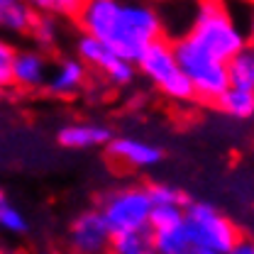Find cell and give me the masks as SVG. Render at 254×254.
<instances>
[{"mask_svg":"<svg viewBox=\"0 0 254 254\" xmlns=\"http://www.w3.org/2000/svg\"><path fill=\"white\" fill-rule=\"evenodd\" d=\"M247 39H250V47H254V12L250 17V25H247Z\"/></svg>","mask_w":254,"mask_h":254,"instance_id":"d4e9b609","label":"cell"},{"mask_svg":"<svg viewBox=\"0 0 254 254\" xmlns=\"http://www.w3.org/2000/svg\"><path fill=\"white\" fill-rule=\"evenodd\" d=\"M37 15H49V17H78L81 7L86 0H27Z\"/></svg>","mask_w":254,"mask_h":254,"instance_id":"ffe728a7","label":"cell"},{"mask_svg":"<svg viewBox=\"0 0 254 254\" xmlns=\"http://www.w3.org/2000/svg\"><path fill=\"white\" fill-rule=\"evenodd\" d=\"M186 218V205H154L152 208V230L154 227H166L174 222H181Z\"/></svg>","mask_w":254,"mask_h":254,"instance_id":"7402d4cb","label":"cell"},{"mask_svg":"<svg viewBox=\"0 0 254 254\" xmlns=\"http://www.w3.org/2000/svg\"><path fill=\"white\" fill-rule=\"evenodd\" d=\"M149 195L154 205H189V195L174 184H152Z\"/></svg>","mask_w":254,"mask_h":254,"instance_id":"44dd1931","label":"cell"},{"mask_svg":"<svg viewBox=\"0 0 254 254\" xmlns=\"http://www.w3.org/2000/svg\"><path fill=\"white\" fill-rule=\"evenodd\" d=\"M76 20L86 34L129 62H137L149 44L164 39V20L144 0H86Z\"/></svg>","mask_w":254,"mask_h":254,"instance_id":"6da1fadb","label":"cell"},{"mask_svg":"<svg viewBox=\"0 0 254 254\" xmlns=\"http://www.w3.org/2000/svg\"><path fill=\"white\" fill-rule=\"evenodd\" d=\"M5 254H12V252H5Z\"/></svg>","mask_w":254,"mask_h":254,"instance_id":"f1b7e54d","label":"cell"},{"mask_svg":"<svg viewBox=\"0 0 254 254\" xmlns=\"http://www.w3.org/2000/svg\"><path fill=\"white\" fill-rule=\"evenodd\" d=\"M113 230L103 218L100 208H88L73 215L66 230L71 254H113Z\"/></svg>","mask_w":254,"mask_h":254,"instance_id":"ba28073f","label":"cell"},{"mask_svg":"<svg viewBox=\"0 0 254 254\" xmlns=\"http://www.w3.org/2000/svg\"><path fill=\"white\" fill-rule=\"evenodd\" d=\"M86 81H88V66L78 57H64L57 64H52L44 91L54 98H71L78 91H83Z\"/></svg>","mask_w":254,"mask_h":254,"instance_id":"8fae6325","label":"cell"},{"mask_svg":"<svg viewBox=\"0 0 254 254\" xmlns=\"http://www.w3.org/2000/svg\"><path fill=\"white\" fill-rule=\"evenodd\" d=\"M113 139V129L103 123H66L57 129V142L64 149L88 152L98 147H108Z\"/></svg>","mask_w":254,"mask_h":254,"instance_id":"7c38bea8","label":"cell"},{"mask_svg":"<svg viewBox=\"0 0 254 254\" xmlns=\"http://www.w3.org/2000/svg\"><path fill=\"white\" fill-rule=\"evenodd\" d=\"M218 110H222L227 118L232 120H242L250 123L254 120V91H245V88H227L225 93L215 100Z\"/></svg>","mask_w":254,"mask_h":254,"instance_id":"9a60e30c","label":"cell"},{"mask_svg":"<svg viewBox=\"0 0 254 254\" xmlns=\"http://www.w3.org/2000/svg\"><path fill=\"white\" fill-rule=\"evenodd\" d=\"M179 64L186 73V78L193 86L195 98L205 103H215L227 88H230V76H227V64L215 59L205 49H200L193 39L186 34L174 44Z\"/></svg>","mask_w":254,"mask_h":254,"instance_id":"277c9868","label":"cell"},{"mask_svg":"<svg viewBox=\"0 0 254 254\" xmlns=\"http://www.w3.org/2000/svg\"><path fill=\"white\" fill-rule=\"evenodd\" d=\"M227 76L232 88L254 91V47H245L227 62Z\"/></svg>","mask_w":254,"mask_h":254,"instance_id":"2e32d148","label":"cell"},{"mask_svg":"<svg viewBox=\"0 0 254 254\" xmlns=\"http://www.w3.org/2000/svg\"><path fill=\"white\" fill-rule=\"evenodd\" d=\"M134 64H137V71L169 100L189 103L195 98L193 86H190V81L186 78V73L179 64L176 49L166 39H159L154 44H149Z\"/></svg>","mask_w":254,"mask_h":254,"instance_id":"3957f363","label":"cell"},{"mask_svg":"<svg viewBox=\"0 0 254 254\" xmlns=\"http://www.w3.org/2000/svg\"><path fill=\"white\" fill-rule=\"evenodd\" d=\"M5 86H7V83H5V81L0 78V93H2V88H5Z\"/></svg>","mask_w":254,"mask_h":254,"instance_id":"4316f807","label":"cell"},{"mask_svg":"<svg viewBox=\"0 0 254 254\" xmlns=\"http://www.w3.org/2000/svg\"><path fill=\"white\" fill-rule=\"evenodd\" d=\"M190 247H195V240L190 235L186 218L181 222L152 230V252L154 254H186Z\"/></svg>","mask_w":254,"mask_h":254,"instance_id":"4fadbf2b","label":"cell"},{"mask_svg":"<svg viewBox=\"0 0 254 254\" xmlns=\"http://www.w3.org/2000/svg\"><path fill=\"white\" fill-rule=\"evenodd\" d=\"M149 254H154V252H149Z\"/></svg>","mask_w":254,"mask_h":254,"instance_id":"f546056e","label":"cell"},{"mask_svg":"<svg viewBox=\"0 0 254 254\" xmlns=\"http://www.w3.org/2000/svg\"><path fill=\"white\" fill-rule=\"evenodd\" d=\"M37 12L27 0H0V34L2 37H20L30 34Z\"/></svg>","mask_w":254,"mask_h":254,"instance_id":"5bb4252c","label":"cell"},{"mask_svg":"<svg viewBox=\"0 0 254 254\" xmlns=\"http://www.w3.org/2000/svg\"><path fill=\"white\" fill-rule=\"evenodd\" d=\"M186 254H218V252H213V250H205V247H198V245H195V247H190Z\"/></svg>","mask_w":254,"mask_h":254,"instance_id":"484cf974","label":"cell"},{"mask_svg":"<svg viewBox=\"0 0 254 254\" xmlns=\"http://www.w3.org/2000/svg\"><path fill=\"white\" fill-rule=\"evenodd\" d=\"M15 54H17V47L0 34V78L5 83H10V68H12V62H15Z\"/></svg>","mask_w":254,"mask_h":254,"instance_id":"603a6c76","label":"cell"},{"mask_svg":"<svg viewBox=\"0 0 254 254\" xmlns=\"http://www.w3.org/2000/svg\"><path fill=\"white\" fill-rule=\"evenodd\" d=\"M186 222H189L195 245L218 254H227L232 250V245L240 240L237 225L225 213H220L213 203H205V200H189Z\"/></svg>","mask_w":254,"mask_h":254,"instance_id":"8992f818","label":"cell"},{"mask_svg":"<svg viewBox=\"0 0 254 254\" xmlns=\"http://www.w3.org/2000/svg\"><path fill=\"white\" fill-rule=\"evenodd\" d=\"M186 37L225 64L235 54H240L245 47H250L247 32L235 22V17L230 15L222 0H198L195 2Z\"/></svg>","mask_w":254,"mask_h":254,"instance_id":"7a4b0ae2","label":"cell"},{"mask_svg":"<svg viewBox=\"0 0 254 254\" xmlns=\"http://www.w3.org/2000/svg\"><path fill=\"white\" fill-rule=\"evenodd\" d=\"M49 71H52V64L42 49L37 47L17 49L12 68H10V83L20 91H39L47 86Z\"/></svg>","mask_w":254,"mask_h":254,"instance_id":"30bf717a","label":"cell"},{"mask_svg":"<svg viewBox=\"0 0 254 254\" xmlns=\"http://www.w3.org/2000/svg\"><path fill=\"white\" fill-rule=\"evenodd\" d=\"M0 254H5V250H0Z\"/></svg>","mask_w":254,"mask_h":254,"instance_id":"83f0119b","label":"cell"},{"mask_svg":"<svg viewBox=\"0 0 254 254\" xmlns=\"http://www.w3.org/2000/svg\"><path fill=\"white\" fill-rule=\"evenodd\" d=\"M227 254H254V240L252 237H240Z\"/></svg>","mask_w":254,"mask_h":254,"instance_id":"cb8c5ba5","label":"cell"},{"mask_svg":"<svg viewBox=\"0 0 254 254\" xmlns=\"http://www.w3.org/2000/svg\"><path fill=\"white\" fill-rule=\"evenodd\" d=\"M100 213L113 230V235H125L137 230H152V195L149 186H123L108 190L100 198Z\"/></svg>","mask_w":254,"mask_h":254,"instance_id":"5b68a950","label":"cell"},{"mask_svg":"<svg viewBox=\"0 0 254 254\" xmlns=\"http://www.w3.org/2000/svg\"><path fill=\"white\" fill-rule=\"evenodd\" d=\"M0 230L7 235H25L30 230V218L2 189H0Z\"/></svg>","mask_w":254,"mask_h":254,"instance_id":"e0dca14e","label":"cell"},{"mask_svg":"<svg viewBox=\"0 0 254 254\" xmlns=\"http://www.w3.org/2000/svg\"><path fill=\"white\" fill-rule=\"evenodd\" d=\"M76 57L88 68H93L95 73H100L110 86H118V88L132 86L137 76V64L120 57L115 49H110L108 44H103L100 39L86 32L76 39Z\"/></svg>","mask_w":254,"mask_h":254,"instance_id":"52a82bcc","label":"cell"},{"mask_svg":"<svg viewBox=\"0 0 254 254\" xmlns=\"http://www.w3.org/2000/svg\"><path fill=\"white\" fill-rule=\"evenodd\" d=\"M152 252V230H137L113 237V254H149Z\"/></svg>","mask_w":254,"mask_h":254,"instance_id":"d6986e66","label":"cell"},{"mask_svg":"<svg viewBox=\"0 0 254 254\" xmlns=\"http://www.w3.org/2000/svg\"><path fill=\"white\" fill-rule=\"evenodd\" d=\"M30 37L34 42L37 49L47 52L52 47H57L59 37H62V27H59V20L57 17H49V15H37L34 25L30 30Z\"/></svg>","mask_w":254,"mask_h":254,"instance_id":"ac0fdd59","label":"cell"},{"mask_svg":"<svg viewBox=\"0 0 254 254\" xmlns=\"http://www.w3.org/2000/svg\"><path fill=\"white\" fill-rule=\"evenodd\" d=\"M108 152L118 164L129 166V169H154L164 161V149L157 142L134 137V134L113 137L108 144Z\"/></svg>","mask_w":254,"mask_h":254,"instance_id":"9c48e42d","label":"cell"}]
</instances>
